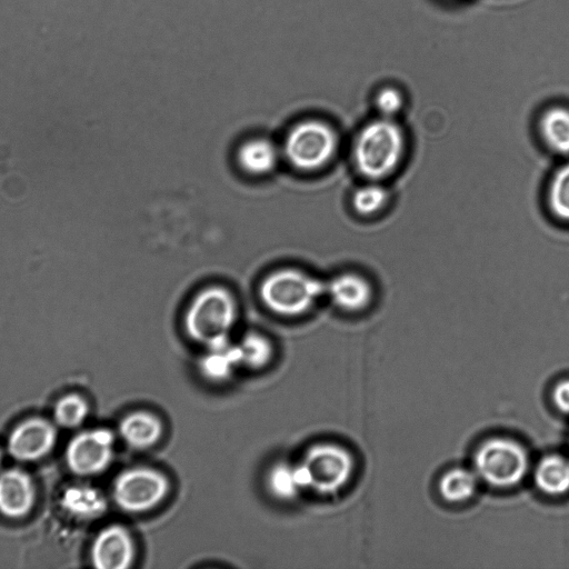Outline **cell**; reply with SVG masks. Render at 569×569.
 I'll list each match as a JSON object with an SVG mask.
<instances>
[{
    "label": "cell",
    "instance_id": "obj_3",
    "mask_svg": "<svg viewBox=\"0 0 569 569\" xmlns=\"http://www.w3.org/2000/svg\"><path fill=\"white\" fill-rule=\"evenodd\" d=\"M327 282L297 269L268 274L260 286V298L272 312L295 317L307 312L323 295Z\"/></svg>",
    "mask_w": 569,
    "mask_h": 569
},
{
    "label": "cell",
    "instance_id": "obj_15",
    "mask_svg": "<svg viewBox=\"0 0 569 569\" xmlns=\"http://www.w3.org/2000/svg\"><path fill=\"white\" fill-rule=\"evenodd\" d=\"M64 510L81 519L100 517L107 509L104 495L90 485H73L64 490L61 497Z\"/></svg>",
    "mask_w": 569,
    "mask_h": 569
},
{
    "label": "cell",
    "instance_id": "obj_19",
    "mask_svg": "<svg viewBox=\"0 0 569 569\" xmlns=\"http://www.w3.org/2000/svg\"><path fill=\"white\" fill-rule=\"evenodd\" d=\"M540 129L551 150L569 154V109L555 107L547 110L541 118Z\"/></svg>",
    "mask_w": 569,
    "mask_h": 569
},
{
    "label": "cell",
    "instance_id": "obj_16",
    "mask_svg": "<svg viewBox=\"0 0 569 569\" xmlns=\"http://www.w3.org/2000/svg\"><path fill=\"white\" fill-rule=\"evenodd\" d=\"M538 489L549 496H561L569 491V459L560 455L545 456L533 471Z\"/></svg>",
    "mask_w": 569,
    "mask_h": 569
},
{
    "label": "cell",
    "instance_id": "obj_24",
    "mask_svg": "<svg viewBox=\"0 0 569 569\" xmlns=\"http://www.w3.org/2000/svg\"><path fill=\"white\" fill-rule=\"evenodd\" d=\"M387 190L378 183H368L356 190L352 206L360 214H373L381 210L388 200Z\"/></svg>",
    "mask_w": 569,
    "mask_h": 569
},
{
    "label": "cell",
    "instance_id": "obj_2",
    "mask_svg": "<svg viewBox=\"0 0 569 569\" xmlns=\"http://www.w3.org/2000/svg\"><path fill=\"white\" fill-rule=\"evenodd\" d=\"M237 318L232 295L222 287H208L199 291L188 306L183 326L188 337L204 346L229 337Z\"/></svg>",
    "mask_w": 569,
    "mask_h": 569
},
{
    "label": "cell",
    "instance_id": "obj_22",
    "mask_svg": "<svg viewBox=\"0 0 569 569\" xmlns=\"http://www.w3.org/2000/svg\"><path fill=\"white\" fill-rule=\"evenodd\" d=\"M88 413V402L76 393H70L59 399L53 409L56 422L63 428L80 426L86 420Z\"/></svg>",
    "mask_w": 569,
    "mask_h": 569
},
{
    "label": "cell",
    "instance_id": "obj_1",
    "mask_svg": "<svg viewBox=\"0 0 569 569\" xmlns=\"http://www.w3.org/2000/svg\"><path fill=\"white\" fill-rule=\"evenodd\" d=\"M405 150L406 140L400 126L392 118L380 117L360 130L353 159L361 174L379 180L396 170Z\"/></svg>",
    "mask_w": 569,
    "mask_h": 569
},
{
    "label": "cell",
    "instance_id": "obj_13",
    "mask_svg": "<svg viewBox=\"0 0 569 569\" xmlns=\"http://www.w3.org/2000/svg\"><path fill=\"white\" fill-rule=\"evenodd\" d=\"M326 295L338 308L359 311L369 305L372 288L366 278L357 273H342L327 282Z\"/></svg>",
    "mask_w": 569,
    "mask_h": 569
},
{
    "label": "cell",
    "instance_id": "obj_6",
    "mask_svg": "<svg viewBox=\"0 0 569 569\" xmlns=\"http://www.w3.org/2000/svg\"><path fill=\"white\" fill-rule=\"evenodd\" d=\"M299 463L305 472L307 489L321 495L335 493L345 487L355 467L353 458L346 448L329 442L308 448Z\"/></svg>",
    "mask_w": 569,
    "mask_h": 569
},
{
    "label": "cell",
    "instance_id": "obj_17",
    "mask_svg": "<svg viewBox=\"0 0 569 569\" xmlns=\"http://www.w3.org/2000/svg\"><path fill=\"white\" fill-rule=\"evenodd\" d=\"M266 486L269 492L279 500H292L301 490L307 489L305 472L298 465L278 462L273 465L266 476Z\"/></svg>",
    "mask_w": 569,
    "mask_h": 569
},
{
    "label": "cell",
    "instance_id": "obj_21",
    "mask_svg": "<svg viewBox=\"0 0 569 569\" xmlns=\"http://www.w3.org/2000/svg\"><path fill=\"white\" fill-rule=\"evenodd\" d=\"M242 365L259 369L264 367L272 357V347L267 338L254 332L247 333L238 342Z\"/></svg>",
    "mask_w": 569,
    "mask_h": 569
},
{
    "label": "cell",
    "instance_id": "obj_25",
    "mask_svg": "<svg viewBox=\"0 0 569 569\" xmlns=\"http://www.w3.org/2000/svg\"><path fill=\"white\" fill-rule=\"evenodd\" d=\"M402 104L403 98L396 88H383L376 96V107L381 117L392 118L400 111Z\"/></svg>",
    "mask_w": 569,
    "mask_h": 569
},
{
    "label": "cell",
    "instance_id": "obj_11",
    "mask_svg": "<svg viewBox=\"0 0 569 569\" xmlns=\"http://www.w3.org/2000/svg\"><path fill=\"white\" fill-rule=\"evenodd\" d=\"M36 501L32 478L19 468L0 472V513L21 518L30 512Z\"/></svg>",
    "mask_w": 569,
    "mask_h": 569
},
{
    "label": "cell",
    "instance_id": "obj_27",
    "mask_svg": "<svg viewBox=\"0 0 569 569\" xmlns=\"http://www.w3.org/2000/svg\"><path fill=\"white\" fill-rule=\"evenodd\" d=\"M1 460H2V452H1V450H0V463H1Z\"/></svg>",
    "mask_w": 569,
    "mask_h": 569
},
{
    "label": "cell",
    "instance_id": "obj_14",
    "mask_svg": "<svg viewBox=\"0 0 569 569\" xmlns=\"http://www.w3.org/2000/svg\"><path fill=\"white\" fill-rule=\"evenodd\" d=\"M163 426L160 419L148 411H133L119 422L121 439L132 449L143 450L154 446L161 438Z\"/></svg>",
    "mask_w": 569,
    "mask_h": 569
},
{
    "label": "cell",
    "instance_id": "obj_7",
    "mask_svg": "<svg viewBox=\"0 0 569 569\" xmlns=\"http://www.w3.org/2000/svg\"><path fill=\"white\" fill-rule=\"evenodd\" d=\"M169 490V480L159 470L149 467H132L116 477L112 498L121 510L140 513L158 506Z\"/></svg>",
    "mask_w": 569,
    "mask_h": 569
},
{
    "label": "cell",
    "instance_id": "obj_23",
    "mask_svg": "<svg viewBox=\"0 0 569 569\" xmlns=\"http://www.w3.org/2000/svg\"><path fill=\"white\" fill-rule=\"evenodd\" d=\"M549 206L561 220L569 221V163L553 176L549 188Z\"/></svg>",
    "mask_w": 569,
    "mask_h": 569
},
{
    "label": "cell",
    "instance_id": "obj_4",
    "mask_svg": "<svg viewBox=\"0 0 569 569\" xmlns=\"http://www.w3.org/2000/svg\"><path fill=\"white\" fill-rule=\"evenodd\" d=\"M473 470L479 480L495 488H510L526 477L529 455L518 441L495 437L482 442L473 455Z\"/></svg>",
    "mask_w": 569,
    "mask_h": 569
},
{
    "label": "cell",
    "instance_id": "obj_20",
    "mask_svg": "<svg viewBox=\"0 0 569 569\" xmlns=\"http://www.w3.org/2000/svg\"><path fill=\"white\" fill-rule=\"evenodd\" d=\"M478 482L479 478L475 470L453 468L441 476L439 492L449 502H462L473 496Z\"/></svg>",
    "mask_w": 569,
    "mask_h": 569
},
{
    "label": "cell",
    "instance_id": "obj_10",
    "mask_svg": "<svg viewBox=\"0 0 569 569\" xmlns=\"http://www.w3.org/2000/svg\"><path fill=\"white\" fill-rule=\"evenodd\" d=\"M90 557L98 569H126L134 558V543L130 532L120 525L103 528L94 538Z\"/></svg>",
    "mask_w": 569,
    "mask_h": 569
},
{
    "label": "cell",
    "instance_id": "obj_5",
    "mask_svg": "<svg viewBox=\"0 0 569 569\" xmlns=\"http://www.w3.org/2000/svg\"><path fill=\"white\" fill-rule=\"evenodd\" d=\"M337 146V136L329 124L309 119L289 130L283 153L295 168L311 171L326 166L335 156Z\"/></svg>",
    "mask_w": 569,
    "mask_h": 569
},
{
    "label": "cell",
    "instance_id": "obj_26",
    "mask_svg": "<svg viewBox=\"0 0 569 569\" xmlns=\"http://www.w3.org/2000/svg\"><path fill=\"white\" fill-rule=\"evenodd\" d=\"M552 400L558 410L569 413V379L561 380L556 385Z\"/></svg>",
    "mask_w": 569,
    "mask_h": 569
},
{
    "label": "cell",
    "instance_id": "obj_9",
    "mask_svg": "<svg viewBox=\"0 0 569 569\" xmlns=\"http://www.w3.org/2000/svg\"><path fill=\"white\" fill-rule=\"evenodd\" d=\"M56 440L57 430L50 421L41 417H31L12 429L7 448L14 459L33 461L48 455Z\"/></svg>",
    "mask_w": 569,
    "mask_h": 569
},
{
    "label": "cell",
    "instance_id": "obj_18",
    "mask_svg": "<svg viewBox=\"0 0 569 569\" xmlns=\"http://www.w3.org/2000/svg\"><path fill=\"white\" fill-rule=\"evenodd\" d=\"M278 161L274 144L262 138L248 140L238 150V162L241 168L252 174H264L271 171Z\"/></svg>",
    "mask_w": 569,
    "mask_h": 569
},
{
    "label": "cell",
    "instance_id": "obj_8",
    "mask_svg": "<svg viewBox=\"0 0 569 569\" xmlns=\"http://www.w3.org/2000/svg\"><path fill=\"white\" fill-rule=\"evenodd\" d=\"M114 436L106 428L76 435L66 448V462L79 476H92L109 467L113 458Z\"/></svg>",
    "mask_w": 569,
    "mask_h": 569
},
{
    "label": "cell",
    "instance_id": "obj_12",
    "mask_svg": "<svg viewBox=\"0 0 569 569\" xmlns=\"http://www.w3.org/2000/svg\"><path fill=\"white\" fill-rule=\"evenodd\" d=\"M242 365L238 343H232L229 337L221 338L206 346V352L198 362L200 373L210 381L227 380L234 369Z\"/></svg>",
    "mask_w": 569,
    "mask_h": 569
}]
</instances>
